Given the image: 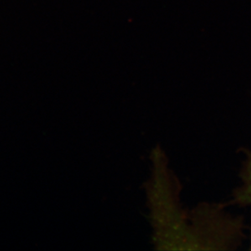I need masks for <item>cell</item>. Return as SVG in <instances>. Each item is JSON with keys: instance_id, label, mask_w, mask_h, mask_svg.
<instances>
[{"instance_id": "cell-1", "label": "cell", "mask_w": 251, "mask_h": 251, "mask_svg": "<svg viewBox=\"0 0 251 251\" xmlns=\"http://www.w3.org/2000/svg\"><path fill=\"white\" fill-rule=\"evenodd\" d=\"M242 178V185L235 193L234 202L240 205H251V153H247Z\"/></svg>"}]
</instances>
